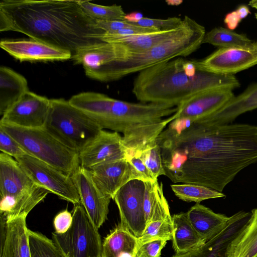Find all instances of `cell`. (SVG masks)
Returning a JSON list of instances; mask_svg holds the SVG:
<instances>
[{
	"instance_id": "1",
	"label": "cell",
	"mask_w": 257,
	"mask_h": 257,
	"mask_svg": "<svg viewBox=\"0 0 257 257\" xmlns=\"http://www.w3.org/2000/svg\"><path fill=\"white\" fill-rule=\"evenodd\" d=\"M166 176L222 192L237 174L257 162V126L215 125L204 117L175 119L156 140Z\"/></svg>"
},
{
	"instance_id": "2",
	"label": "cell",
	"mask_w": 257,
	"mask_h": 257,
	"mask_svg": "<svg viewBox=\"0 0 257 257\" xmlns=\"http://www.w3.org/2000/svg\"><path fill=\"white\" fill-rule=\"evenodd\" d=\"M0 31H16L32 40L70 51L102 42L103 31L75 0H3Z\"/></svg>"
},
{
	"instance_id": "3",
	"label": "cell",
	"mask_w": 257,
	"mask_h": 257,
	"mask_svg": "<svg viewBox=\"0 0 257 257\" xmlns=\"http://www.w3.org/2000/svg\"><path fill=\"white\" fill-rule=\"evenodd\" d=\"M176 111L173 105L132 103L101 94L92 101L90 115L101 129L122 134L129 157L156 141Z\"/></svg>"
},
{
	"instance_id": "4",
	"label": "cell",
	"mask_w": 257,
	"mask_h": 257,
	"mask_svg": "<svg viewBox=\"0 0 257 257\" xmlns=\"http://www.w3.org/2000/svg\"><path fill=\"white\" fill-rule=\"evenodd\" d=\"M186 59L178 57L139 72L132 92L142 103L177 106L192 96L217 89L233 90L240 87L234 75H220L198 70L194 76L184 69Z\"/></svg>"
},
{
	"instance_id": "5",
	"label": "cell",
	"mask_w": 257,
	"mask_h": 257,
	"mask_svg": "<svg viewBox=\"0 0 257 257\" xmlns=\"http://www.w3.org/2000/svg\"><path fill=\"white\" fill-rule=\"evenodd\" d=\"M205 34L204 26L185 16L173 35L152 48L136 52H125L122 48V58L113 61L109 65L101 81L116 80L159 63L186 57L202 44Z\"/></svg>"
},
{
	"instance_id": "6",
	"label": "cell",
	"mask_w": 257,
	"mask_h": 257,
	"mask_svg": "<svg viewBox=\"0 0 257 257\" xmlns=\"http://www.w3.org/2000/svg\"><path fill=\"white\" fill-rule=\"evenodd\" d=\"M27 153L72 176L80 166L79 153L62 143L44 127H21L0 122Z\"/></svg>"
},
{
	"instance_id": "7",
	"label": "cell",
	"mask_w": 257,
	"mask_h": 257,
	"mask_svg": "<svg viewBox=\"0 0 257 257\" xmlns=\"http://www.w3.org/2000/svg\"><path fill=\"white\" fill-rule=\"evenodd\" d=\"M44 127L71 149L79 152L102 130L82 111L63 98L50 99Z\"/></svg>"
},
{
	"instance_id": "8",
	"label": "cell",
	"mask_w": 257,
	"mask_h": 257,
	"mask_svg": "<svg viewBox=\"0 0 257 257\" xmlns=\"http://www.w3.org/2000/svg\"><path fill=\"white\" fill-rule=\"evenodd\" d=\"M72 223L63 234L53 232L52 240L67 257H102L100 235L83 206L75 205Z\"/></svg>"
},
{
	"instance_id": "9",
	"label": "cell",
	"mask_w": 257,
	"mask_h": 257,
	"mask_svg": "<svg viewBox=\"0 0 257 257\" xmlns=\"http://www.w3.org/2000/svg\"><path fill=\"white\" fill-rule=\"evenodd\" d=\"M15 159L35 185L75 205L80 204L78 191L71 176L28 154Z\"/></svg>"
},
{
	"instance_id": "10",
	"label": "cell",
	"mask_w": 257,
	"mask_h": 257,
	"mask_svg": "<svg viewBox=\"0 0 257 257\" xmlns=\"http://www.w3.org/2000/svg\"><path fill=\"white\" fill-rule=\"evenodd\" d=\"M145 182L132 179L115 194L113 199L119 210L120 225L137 238L144 231L147 222L144 202Z\"/></svg>"
},
{
	"instance_id": "11",
	"label": "cell",
	"mask_w": 257,
	"mask_h": 257,
	"mask_svg": "<svg viewBox=\"0 0 257 257\" xmlns=\"http://www.w3.org/2000/svg\"><path fill=\"white\" fill-rule=\"evenodd\" d=\"M192 61L199 71L233 75L257 65V43L250 48H219L202 60Z\"/></svg>"
},
{
	"instance_id": "12",
	"label": "cell",
	"mask_w": 257,
	"mask_h": 257,
	"mask_svg": "<svg viewBox=\"0 0 257 257\" xmlns=\"http://www.w3.org/2000/svg\"><path fill=\"white\" fill-rule=\"evenodd\" d=\"M128 152L122 137L115 132L101 130L79 152L80 166L91 170L112 162L127 159Z\"/></svg>"
},
{
	"instance_id": "13",
	"label": "cell",
	"mask_w": 257,
	"mask_h": 257,
	"mask_svg": "<svg viewBox=\"0 0 257 257\" xmlns=\"http://www.w3.org/2000/svg\"><path fill=\"white\" fill-rule=\"evenodd\" d=\"M50 99L28 91L3 113L0 122L24 128L44 127Z\"/></svg>"
},
{
	"instance_id": "14",
	"label": "cell",
	"mask_w": 257,
	"mask_h": 257,
	"mask_svg": "<svg viewBox=\"0 0 257 257\" xmlns=\"http://www.w3.org/2000/svg\"><path fill=\"white\" fill-rule=\"evenodd\" d=\"M71 177L78 191L80 203L98 229L107 219L111 199L98 188L89 170L79 166Z\"/></svg>"
},
{
	"instance_id": "15",
	"label": "cell",
	"mask_w": 257,
	"mask_h": 257,
	"mask_svg": "<svg viewBox=\"0 0 257 257\" xmlns=\"http://www.w3.org/2000/svg\"><path fill=\"white\" fill-rule=\"evenodd\" d=\"M251 212L239 211L230 217L223 228L204 243L186 252L176 253L172 257H227L231 242L246 225Z\"/></svg>"
},
{
	"instance_id": "16",
	"label": "cell",
	"mask_w": 257,
	"mask_h": 257,
	"mask_svg": "<svg viewBox=\"0 0 257 257\" xmlns=\"http://www.w3.org/2000/svg\"><path fill=\"white\" fill-rule=\"evenodd\" d=\"M235 95L233 90L217 89L196 94L177 106V118L195 119L210 115L223 107Z\"/></svg>"
},
{
	"instance_id": "17",
	"label": "cell",
	"mask_w": 257,
	"mask_h": 257,
	"mask_svg": "<svg viewBox=\"0 0 257 257\" xmlns=\"http://www.w3.org/2000/svg\"><path fill=\"white\" fill-rule=\"evenodd\" d=\"M0 46L20 61L66 60L72 56L69 51L32 39L2 40Z\"/></svg>"
},
{
	"instance_id": "18",
	"label": "cell",
	"mask_w": 257,
	"mask_h": 257,
	"mask_svg": "<svg viewBox=\"0 0 257 257\" xmlns=\"http://www.w3.org/2000/svg\"><path fill=\"white\" fill-rule=\"evenodd\" d=\"M89 171L98 188L112 199L123 185L134 179L132 169L127 159L101 165Z\"/></svg>"
},
{
	"instance_id": "19",
	"label": "cell",
	"mask_w": 257,
	"mask_h": 257,
	"mask_svg": "<svg viewBox=\"0 0 257 257\" xmlns=\"http://www.w3.org/2000/svg\"><path fill=\"white\" fill-rule=\"evenodd\" d=\"M35 185L15 158L1 152V197L19 196L30 190Z\"/></svg>"
},
{
	"instance_id": "20",
	"label": "cell",
	"mask_w": 257,
	"mask_h": 257,
	"mask_svg": "<svg viewBox=\"0 0 257 257\" xmlns=\"http://www.w3.org/2000/svg\"><path fill=\"white\" fill-rule=\"evenodd\" d=\"M257 108V82L250 84L216 112L203 117L215 125L230 124L239 115Z\"/></svg>"
},
{
	"instance_id": "21",
	"label": "cell",
	"mask_w": 257,
	"mask_h": 257,
	"mask_svg": "<svg viewBox=\"0 0 257 257\" xmlns=\"http://www.w3.org/2000/svg\"><path fill=\"white\" fill-rule=\"evenodd\" d=\"M26 217L7 219L5 240L0 243V257H31Z\"/></svg>"
},
{
	"instance_id": "22",
	"label": "cell",
	"mask_w": 257,
	"mask_h": 257,
	"mask_svg": "<svg viewBox=\"0 0 257 257\" xmlns=\"http://www.w3.org/2000/svg\"><path fill=\"white\" fill-rule=\"evenodd\" d=\"M186 213L193 227L205 240L219 232L230 218L224 214L214 212L199 203L191 207Z\"/></svg>"
},
{
	"instance_id": "23",
	"label": "cell",
	"mask_w": 257,
	"mask_h": 257,
	"mask_svg": "<svg viewBox=\"0 0 257 257\" xmlns=\"http://www.w3.org/2000/svg\"><path fill=\"white\" fill-rule=\"evenodd\" d=\"M49 193L47 189L35 185L30 190L19 196L1 197V215L6 219L21 216H27Z\"/></svg>"
},
{
	"instance_id": "24",
	"label": "cell",
	"mask_w": 257,
	"mask_h": 257,
	"mask_svg": "<svg viewBox=\"0 0 257 257\" xmlns=\"http://www.w3.org/2000/svg\"><path fill=\"white\" fill-rule=\"evenodd\" d=\"M179 27L172 30L157 31L143 34L120 36L104 33L100 37L102 42L117 44L125 52H136L148 50L173 35Z\"/></svg>"
},
{
	"instance_id": "25",
	"label": "cell",
	"mask_w": 257,
	"mask_h": 257,
	"mask_svg": "<svg viewBox=\"0 0 257 257\" xmlns=\"http://www.w3.org/2000/svg\"><path fill=\"white\" fill-rule=\"evenodd\" d=\"M29 90L26 79L6 66L0 67V114L17 101Z\"/></svg>"
},
{
	"instance_id": "26",
	"label": "cell",
	"mask_w": 257,
	"mask_h": 257,
	"mask_svg": "<svg viewBox=\"0 0 257 257\" xmlns=\"http://www.w3.org/2000/svg\"><path fill=\"white\" fill-rule=\"evenodd\" d=\"M138 245V238L119 224L105 238L102 257H135Z\"/></svg>"
},
{
	"instance_id": "27",
	"label": "cell",
	"mask_w": 257,
	"mask_h": 257,
	"mask_svg": "<svg viewBox=\"0 0 257 257\" xmlns=\"http://www.w3.org/2000/svg\"><path fill=\"white\" fill-rule=\"evenodd\" d=\"M144 208L147 225L150 222L172 219L169 206L158 180L145 182Z\"/></svg>"
},
{
	"instance_id": "28",
	"label": "cell",
	"mask_w": 257,
	"mask_h": 257,
	"mask_svg": "<svg viewBox=\"0 0 257 257\" xmlns=\"http://www.w3.org/2000/svg\"><path fill=\"white\" fill-rule=\"evenodd\" d=\"M172 219L173 226L172 240L176 253L190 250L206 241L193 227L186 212L174 214Z\"/></svg>"
},
{
	"instance_id": "29",
	"label": "cell",
	"mask_w": 257,
	"mask_h": 257,
	"mask_svg": "<svg viewBox=\"0 0 257 257\" xmlns=\"http://www.w3.org/2000/svg\"><path fill=\"white\" fill-rule=\"evenodd\" d=\"M251 213L246 225L229 244L227 257H254L257 254V208Z\"/></svg>"
},
{
	"instance_id": "30",
	"label": "cell",
	"mask_w": 257,
	"mask_h": 257,
	"mask_svg": "<svg viewBox=\"0 0 257 257\" xmlns=\"http://www.w3.org/2000/svg\"><path fill=\"white\" fill-rule=\"evenodd\" d=\"M208 43L219 48H250L256 41L247 37L245 34H239L227 28L218 27L206 33L202 44Z\"/></svg>"
},
{
	"instance_id": "31",
	"label": "cell",
	"mask_w": 257,
	"mask_h": 257,
	"mask_svg": "<svg viewBox=\"0 0 257 257\" xmlns=\"http://www.w3.org/2000/svg\"><path fill=\"white\" fill-rule=\"evenodd\" d=\"M171 187L177 197L188 202L199 203L205 200L225 197L222 192L197 184H174Z\"/></svg>"
},
{
	"instance_id": "32",
	"label": "cell",
	"mask_w": 257,
	"mask_h": 257,
	"mask_svg": "<svg viewBox=\"0 0 257 257\" xmlns=\"http://www.w3.org/2000/svg\"><path fill=\"white\" fill-rule=\"evenodd\" d=\"M83 12L89 18L96 21H124L125 14L121 6H101L88 1H78Z\"/></svg>"
},
{
	"instance_id": "33",
	"label": "cell",
	"mask_w": 257,
	"mask_h": 257,
	"mask_svg": "<svg viewBox=\"0 0 257 257\" xmlns=\"http://www.w3.org/2000/svg\"><path fill=\"white\" fill-rule=\"evenodd\" d=\"M31 257H67L53 240L28 229Z\"/></svg>"
},
{
	"instance_id": "34",
	"label": "cell",
	"mask_w": 257,
	"mask_h": 257,
	"mask_svg": "<svg viewBox=\"0 0 257 257\" xmlns=\"http://www.w3.org/2000/svg\"><path fill=\"white\" fill-rule=\"evenodd\" d=\"M173 226L172 219L153 221L149 223L142 236L138 238V246L149 241L172 239Z\"/></svg>"
},
{
	"instance_id": "35",
	"label": "cell",
	"mask_w": 257,
	"mask_h": 257,
	"mask_svg": "<svg viewBox=\"0 0 257 257\" xmlns=\"http://www.w3.org/2000/svg\"><path fill=\"white\" fill-rule=\"evenodd\" d=\"M136 154L139 155L156 179L160 176H166L160 149L156 141L147 145Z\"/></svg>"
},
{
	"instance_id": "36",
	"label": "cell",
	"mask_w": 257,
	"mask_h": 257,
	"mask_svg": "<svg viewBox=\"0 0 257 257\" xmlns=\"http://www.w3.org/2000/svg\"><path fill=\"white\" fill-rule=\"evenodd\" d=\"M182 22V19L173 17L167 19H152L143 18L141 20L132 24L146 28L155 29L158 31L174 30L179 27Z\"/></svg>"
},
{
	"instance_id": "37",
	"label": "cell",
	"mask_w": 257,
	"mask_h": 257,
	"mask_svg": "<svg viewBox=\"0 0 257 257\" xmlns=\"http://www.w3.org/2000/svg\"><path fill=\"white\" fill-rule=\"evenodd\" d=\"M0 150L14 158L28 154L19 143L1 127Z\"/></svg>"
},
{
	"instance_id": "38",
	"label": "cell",
	"mask_w": 257,
	"mask_h": 257,
	"mask_svg": "<svg viewBox=\"0 0 257 257\" xmlns=\"http://www.w3.org/2000/svg\"><path fill=\"white\" fill-rule=\"evenodd\" d=\"M127 160L131 166L134 179H139L144 182L158 180L154 177L138 155L129 156Z\"/></svg>"
},
{
	"instance_id": "39",
	"label": "cell",
	"mask_w": 257,
	"mask_h": 257,
	"mask_svg": "<svg viewBox=\"0 0 257 257\" xmlns=\"http://www.w3.org/2000/svg\"><path fill=\"white\" fill-rule=\"evenodd\" d=\"M166 240H157L146 242L138 246L135 257H160Z\"/></svg>"
},
{
	"instance_id": "40",
	"label": "cell",
	"mask_w": 257,
	"mask_h": 257,
	"mask_svg": "<svg viewBox=\"0 0 257 257\" xmlns=\"http://www.w3.org/2000/svg\"><path fill=\"white\" fill-rule=\"evenodd\" d=\"M73 221V215L67 209L58 213L54 219L55 232L57 234L66 233L71 227Z\"/></svg>"
},
{
	"instance_id": "41",
	"label": "cell",
	"mask_w": 257,
	"mask_h": 257,
	"mask_svg": "<svg viewBox=\"0 0 257 257\" xmlns=\"http://www.w3.org/2000/svg\"><path fill=\"white\" fill-rule=\"evenodd\" d=\"M95 23L97 28L108 33H112L121 29L133 27L135 26L132 23L121 21H105L96 20Z\"/></svg>"
},
{
	"instance_id": "42",
	"label": "cell",
	"mask_w": 257,
	"mask_h": 257,
	"mask_svg": "<svg viewBox=\"0 0 257 257\" xmlns=\"http://www.w3.org/2000/svg\"><path fill=\"white\" fill-rule=\"evenodd\" d=\"M240 16L236 10L227 13L224 19V23L227 28L233 31L242 21Z\"/></svg>"
},
{
	"instance_id": "43",
	"label": "cell",
	"mask_w": 257,
	"mask_h": 257,
	"mask_svg": "<svg viewBox=\"0 0 257 257\" xmlns=\"http://www.w3.org/2000/svg\"><path fill=\"white\" fill-rule=\"evenodd\" d=\"M143 18V15L139 12H134L126 14L124 17V21L130 23H136Z\"/></svg>"
},
{
	"instance_id": "44",
	"label": "cell",
	"mask_w": 257,
	"mask_h": 257,
	"mask_svg": "<svg viewBox=\"0 0 257 257\" xmlns=\"http://www.w3.org/2000/svg\"><path fill=\"white\" fill-rule=\"evenodd\" d=\"M235 10L237 12L242 20L246 18L251 13L249 8L245 5L239 6Z\"/></svg>"
},
{
	"instance_id": "45",
	"label": "cell",
	"mask_w": 257,
	"mask_h": 257,
	"mask_svg": "<svg viewBox=\"0 0 257 257\" xmlns=\"http://www.w3.org/2000/svg\"><path fill=\"white\" fill-rule=\"evenodd\" d=\"M166 2L168 4V5H179L181 4L183 1H166Z\"/></svg>"
},
{
	"instance_id": "46",
	"label": "cell",
	"mask_w": 257,
	"mask_h": 257,
	"mask_svg": "<svg viewBox=\"0 0 257 257\" xmlns=\"http://www.w3.org/2000/svg\"><path fill=\"white\" fill-rule=\"evenodd\" d=\"M248 5L254 9H257V0H252L249 2Z\"/></svg>"
},
{
	"instance_id": "47",
	"label": "cell",
	"mask_w": 257,
	"mask_h": 257,
	"mask_svg": "<svg viewBox=\"0 0 257 257\" xmlns=\"http://www.w3.org/2000/svg\"><path fill=\"white\" fill-rule=\"evenodd\" d=\"M254 17H255V19H256V21H257V13H255V14H254Z\"/></svg>"
},
{
	"instance_id": "48",
	"label": "cell",
	"mask_w": 257,
	"mask_h": 257,
	"mask_svg": "<svg viewBox=\"0 0 257 257\" xmlns=\"http://www.w3.org/2000/svg\"><path fill=\"white\" fill-rule=\"evenodd\" d=\"M254 257H257V254Z\"/></svg>"
}]
</instances>
